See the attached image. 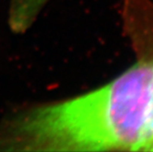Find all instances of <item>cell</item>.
Segmentation results:
<instances>
[{
	"mask_svg": "<svg viewBox=\"0 0 153 152\" xmlns=\"http://www.w3.org/2000/svg\"><path fill=\"white\" fill-rule=\"evenodd\" d=\"M152 146L153 59L98 89L36 106L0 127V151H150Z\"/></svg>",
	"mask_w": 153,
	"mask_h": 152,
	"instance_id": "1",
	"label": "cell"
},
{
	"mask_svg": "<svg viewBox=\"0 0 153 152\" xmlns=\"http://www.w3.org/2000/svg\"><path fill=\"white\" fill-rule=\"evenodd\" d=\"M50 0H10L8 25L15 34H24L37 20Z\"/></svg>",
	"mask_w": 153,
	"mask_h": 152,
	"instance_id": "2",
	"label": "cell"
},
{
	"mask_svg": "<svg viewBox=\"0 0 153 152\" xmlns=\"http://www.w3.org/2000/svg\"><path fill=\"white\" fill-rule=\"evenodd\" d=\"M150 151H153V146L151 147V149H150Z\"/></svg>",
	"mask_w": 153,
	"mask_h": 152,
	"instance_id": "3",
	"label": "cell"
}]
</instances>
